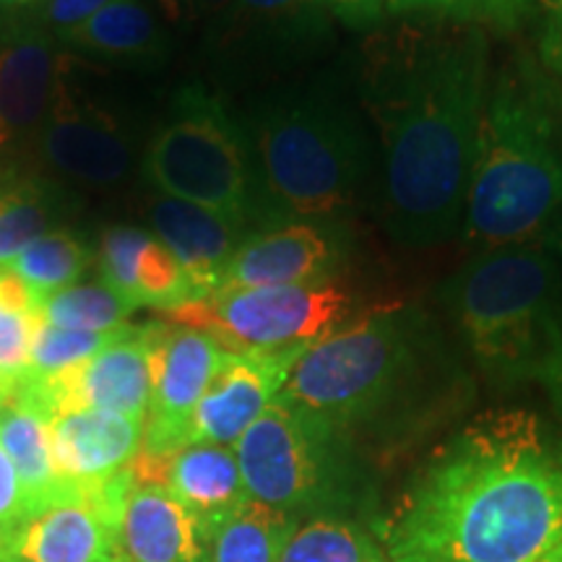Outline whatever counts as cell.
<instances>
[{
	"mask_svg": "<svg viewBox=\"0 0 562 562\" xmlns=\"http://www.w3.org/2000/svg\"><path fill=\"white\" fill-rule=\"evenodd\" d=\"M562 539V440L487 412L427 459L381 526L391 562H533Z\"/></svg>",
	"mask_w": 562,
	"mask_h": 562,
	"instance_id": "obj_1",
	"label": "cell"
},
{
	"mask_svg": "<svg viewBox=\"0 0 562 562\" xmlns=\"http://www.w3.org/2000/svg\"><path fill=\"white\" fill-rule=\"evenodd\" d=\"M490 81V47L474 26L417 37L372 76L393 243L430 248L463 227Z\"/></svg>",
	"mask_w": 562,
	"mask_h": 562,
	"instance_id": "obj_2",
	"label": "cell"
},
{
	"mask_svg": "<svg viewBox=\"0 0 562 562\" xmlns=\"http://www.w3.org/2000/svg\"><path fill=\"white\" fill-rule=\"evenodd\" d=\"M463 378L435 321L391 305L336 328L292 364L279 402L355 435L402 442L461 398Z\"/></svg>",
	"mask_w": 562,
	"mask_h": 562,
	"instance_id": "obj_3",
	"label": "cell"
},
{
	"mask_svg": "<svg viewBox=\"0 0 562 562\" xmlns=\"http://www.w3.org/2000/svg\"><path fill=\"white\" fill-rule=\"evenodd\" d=\"M562 211V79L521 58L490 81L463 240L476 250L542 235Z\"/></svg>",
	"mask_w": 562,
	"mask_h": 562,
	"instance_id": "obj_4",
	"label": "cell"
},
{
	"mask_svg": "<svg viewBox=\"0 0 562 562\" xmlns=\"http://www.w3.org/2000/svg\"><path fill=\"white\" fill-rule=\"evenodd\" d=\"M440 300L490 383L537 381L562 323V235L476 250Z\"/></svg>",
	"mask_w": 562,
	"mask_h": 562,
	"instance_id": "obj_5",
	"label": "cell"
},
{
	"mask_svg": "<svg viewBox=\"0 0 562 562\" xmlns=\"http://www.w3.org/2000/svg\"><path fill=\"white\" fill-rule=\"evenodd\" d=\"M261 180L279 209L307 220L341 214L370 175V149L355 115L331 100L281 102L256 131Z\"/></svg>",
	"mask_w": 562,
	"mask_h": 562,
	"instance_id": "obj_6",
	"label": "cell"
},
{
	"mask_svg": "<svg viewBox=\"0 0 562 562\" xmlns=\"http://www.w3.org/2000/svg\"><path fill=\"white\" fill-rule=\"evenodd\" d=\"M250 501L294 518H341L362 501L355 442L290 404H273L235 442Z\"/></svg>",
	"mask_w": 562,
	"mask_h": 562,
	"instance_id": "obj_7",
	"label": "cell"
},
{
	"mask_svg": "<svg viewBox=\"0 0 562 562\" xmlns=\"http://www.w3.org/2000/svg\"><path fill=\"white\" fill-rule=\"evenodd\" d=\"M146 178L170 199L252 220V167L243 133L201 89L180 91L172 115L154 136Z\"/></svg>",
	"mask_w": 562,
	"mask_h": 562,
	"instance_id": "obj_8",
	"label": "cell"
},
{
	"mask_svg": "<svg viewBox=\"0 0 562 562\" xmlns=\"http://www.w3.org/2000/svg\"><path fill=\"white\" fill-rule=\"evenodd\" d=\"M355 300L339 281L220 290L167 313L178 326L214 336L232 355H302L349 321Z\"/></svg>",
	"mask_w": 562,
	"mask_h": 562,
	"instance_id": "obj_9",
	"label": "cell"
},
{
	"mask_svg": "<svg viewBox=\"0 0 562 562\" xmlns=\"http://www.w3.org/2000/svg\"><path fill=\"white\" fill-rule=\"evenodd\" d=\"M131 484V467L102 487L63 484L55 501L24 518L0 562H117L115 526Z\"/></svg>",
	"mask_w": 562,
	"mask_h": 562,
	"instance_id": "obj_10",
	"label": "cell"
},
{
	"mask_svg": "<svg viewBox=\"0 0 562 562\" xmlns=\"http://www.w3.org/2000/svg\"><path fill=\"white\" fill-rule=\"evenodd\" d=\"M159 323L125 326L87 362L76 364L47 381H24L53 414L76 409H100L144 419L149 414L154 391V349Z\"/></svg>",
	"mask_w": 562,
	"mask_h": 562,
	"instance_id": "obj_11",
	"label": "cell"
},
{
	"mask_svg": "<svg viewBox=\"0 0 562 562\" xmlns=\"http://www.w3.org/2000/svg\"><path fill=\"white\" fill-rule=\"evenodd\" d=\"M227 351L199 328L159 323L154 349V391L140 453L170 456L188 446L195 406L220 372Z\"/></svg>",
	"mask_w": 562,
	"mask_h": 562,
	"instance_id": "obj_12",
	"label": "cell"
},
{
	"mask_svg": "<svg viewBox=\"0 0 562 562\" xmlns=\"http://www.w3.org/2000/svg\"><path fill=\"white\" fill-rule=\"evenodd\" d=\"M34 144L47 170L94 191L121 186L133 167V146L121 123L70 94L63 79Z\"/></svg>",
	"mask_w": 562,
	"mask_h": 562,
	"instance_id": "obj_13",
	"label": "cell"
},
{
	"mask_svg": "<svg viewBox=\"0 0 562 562\" xmlns=\"http://www.w3.org/2000/svg\"><path fill=\"white\" fill-rule=\"evenodd\" d=\"M50 32L13 24L0 40V157H16L40 136L60 81V53Z\"/></svg>",
	"mask_w": 562,
	"mask_h": 562,
	"instance_id": "obj_14",
	"label": "cell"
},
{
	"mask_svg": "<svg viewBox=\"0 0 562 562\" xmlns=\"http://www.w3.org/2000/svg\"><path fill=\"white\" fill-rule=\"evenodd\" d=\"M344 243L328 224L290 222L250 232L224 271L222 290L297 286L334 279Z\"/></svg>",
	"mask_w": 562,
	"mask_h": 562,
	"instance_id": "obj_15",
	"label": "cell"
},
{
	"mask_svg": "<svg viewBox=\"0 0 562 562\" xmlns=\"http://www.w3.org/2000/svg\"><path fill=\"white\" fill-rule=\"evenodd\" d=\"M300 355H232L195 406L188 432L191 442L235 448L248 427L273 404Z\"/></svg>",
	"mask_w": 562,
	"mask_h": 562,
	"instance_id": "obj_16",
	"label": "cell"
},
{
	"mask_svg": "<svg viewBox=\"0 0 562 562\" xmlns=\"http://www.w3.org/2000/svg\"><path fill=\"white\" fill-rule=\"evenodd\" d=\"M138 484H159L199 518L203 531L250 501L235 448L191 442L170 456L140 453L131 463Z\"/></svg>",
	"mask_w": 562,
	"mask_h": 562,
	"instance_id": "obj_17",
	"label": "cell"
},
{
	"mask_svg": "<svg viewBox=\"0 0 562 562\" xmlns=\"http://www.w3.org/2000/svg\"><path fill=\"white\" fill-rule=\"evenodd\" d=\"M144 446V419L100 409L53 414L55 474L66 487H102L123 474Z\"/></svg>",
	"mask_w": 562,
	"mask_h": 562,
	"instance_id": "obj_18",
	"label": "cell"
},
{
	"mask_svg": "<svg viewBox=\"0 0 562 562\" xmlns=\"http://www.w3.org/2000/svg\"><path fill=\"white\" fill-rule=\"evenodd\" d=\"M157 240L170 248L191 281L195 302L222 290L224 271L250 232L248 220L161 195L149 209Z\"/></svg>",
	"mask_w": 562,
	"mask_h": 562,
	"instance_id": "obj_19",
	"label": "cell"
},
{
	"mask_svg": "<svg viewBox=\"0 0 562 562\" xmlns=\"http://www.w3.org/2000/svg\"><path fill=\"white\" fill-rule=\"evenodd\" d=\"M117 562H203L206 531L159 484L133 480L115 526Z\"/></svg>",
	"mask_w": 562,
	"mask_h": 562,
	"instance_id": "obj_20",
	"label": "cell"
},
{
	"mask_svg": "<svg viewBox=\"0 0 562 562\" xmlns=\"http://www.w3.org/2000/svg\"><path fill=\"white\" fill-rule=\"evenodd\" d=\"M0 446L16 467L26 497V518L60 495L53 461V412L24 381L0 396Z\"/></svg>",
	"mask_w": 562,
	"mask_h": 562,
	"instance_id": "obj_21",
	"label": "cell"
},
{
	"mask_svg": "<svg viewBox=\"0 0 562 562\" xmlns=\"http://www.w3.org/2000/svg\"><path fill=\"white\" fill-rule=\"evenodd\" d=\"M58 42L94 58L128 66H149L167 58L165 26L140 0H110L94 16L58 37Z\"/></svg>",
	"mask_w": 562,
	"mask_h": 562,
	"instance_id": "obj_22",
	"label": "cell"
},
{
	"mask_svg": "<svg viewBox=\"0 0 562 562\" xmlns=\"http://www.w3.org/2000/svg\"><path fill=\"white\" fill-rule=\"evenodd\" d=\"M331 24L323 0H229L222 32L229 42L263 47L311 45Z\"/></svg>",
	"mask_w": 562,
	"mask_h": 562,
	"instance_id": "obj_23",
	"label": "cell"
},
{
	"mask_svg": "<svg viewBox=\"0 0 562 562\" xmlns=\"http://www.w3.org/2000/svg\"><path fill=\"white\" fill-rule=\"evenodd\" d=\"M297 521L248 501L206 531L203 562H279Z\"/></svg>",
	"mask_w": 562,
	"mask_h": 562,
	"instance_id": "obj_24",
	"label": "cell"
},
{
	"mask_svg": "<svg viewBox=\"0 0 562 562\" xmlns=\"http://www.w3.org/2000/svg\"><path fill=\"white\" fill-rule=\"evenodd\" d=\"M58 193L47 182L19 172L0 175V269L11 266L26 245L53 229Z\"/></svg>",
	"mask_w": 562,
	"mask_h": 562,
	"instance_id": "obj_25",
	"label": "cell"
},
{
	"mask_svg": "<svg viewBox=\"0 0 562 562\" xmlns=\"http://www.w3.org/2000/svg\"><path fill=\"white\" fill-rule=\"evenodd\" d=\"M279 562H391L368 529L347 518H311L297 524Z\"/></svg>",
	"mask_w": 562,
	"mask_h": 562,
	"instance_id": "obj_26",
	"label": "cell"
},
{
	"mask_svg": "<svg viewBox=\"0 0 562 562\" xmlns=\"http://www.w3.org/2000/svg\"><path fill=\"white\" fill-rule=\"evenodd\" d=\"M89 261L87 243L74 229H50L26 245L11 269L30 284L42 305L45 297L74 284L87 271Z\"/></svg>",
	"mask_w": 562,
	"mask_h": 562,
	"instance_id": "obj_27",
	"label": "cell"
},
{
	"mask_svg": "<svg viewBox=\"0 0 562 562\" xmlns=\"http://www.w3.org/2000/svg\"><path fill=\"white\" fill-rule=\"evenodd\" d=\"M133 307L108 284H70L42 300L40 321L74 331H117L125 326Z\"/></svg>",
	"mask_w": 562,
	"mask_h": 562,
	"instance_id": "obj_28",
	"label": "cell"
},
{
	"mask_svg": "<svg viewBox=\"0 0 562 562\" xmlns=\"http://www.w3.org/2000/svg\"><path fill=\"white\" fill-rule=\"evenodd\" d=\"M125 328V326H123ZM123 328L117 331H74V328H58L50 323L40 321L37 334H34L32 344V357H30V370L21 381H47V378L60 375L76 364L87 362L89 357H94L97 351H102L108 344H112L117 336L123 334Z\"/></svg>",
	"mask_w": 562,
	"mask_h": 562,
	"instance_id": "obj_29",
	"label": "cell"
},
{
	"mask_svg": "<svg viewBox=\"0 0 562 562\" xmlns=\"http://www.w3.org/2000/svg\"><path fill=\"white\" fill-rule=\"evenodd\" d=\"M529 5L531 0H389L385 9L396 16L453 21L461 26L490 24L497 30H510Z\"/></svg>",
	"mask_w": 562,
	"mask_h": 562,
	"instance_id": "obj_30",
	"label": "cell"
},
{
	"mask_svg": "<svg viewBox=\"0 0 562 562\" xmlns=\"http://www.w3.org/2000/svg\"><path fill=\"white\" fill-rule=\"evenodd\" d=\"M191 302H195V294L178 256L157 237H151L138 263V305L167 315Z\"/></svg>",
	"mask_w": 562,
	"mask_h": 562,
	"instance_id": "obj_31",
	"label": "cell"
},
{
	"mask_svg": "<svg viewBox=\"0 0 562 562\" xmlns=\"http://www.w3.org/2000/svg\"><path fill=\"white\" fill-rule=\"evenodd\" d=\"M151 232L138 227H110L100 240V273L102 284L121 294L133 311H138V263L144 248L151 243Z\"/></svg>",
	"mask_w": 562,
	"mask_h": 562,
	"instance_id": "obj_32",
	"label": "cell"
},
{
	"mask_svg": "<svg viewBox=\"0 0 562 562\" xmlns=\"http://www.w3.org/2000/svg\"><path fill=\"white\" fill-rule=\"evenodd\" d=\"M37 315L0 307V385L19 383L30 370L32 344L37 334Z\"/></svg>",
	"mask_w": 562,
	"mask_h": 562,
	"instance_id": "obj_33",
	"label": "cell"
},
{
	"mask_svg": "<svg viewBox=\"0 0 562 562\" xmlns=\"http://www.w3.org/2000/svg\"><path fill=\"white\" fill-rule=\"evenodd\" d=\"M26 518V497L21 487L19 472L9 459V453L0 446V550L9 544V539Z\"/></svg>",
	"mask_w": 562,
	"mask_h": 562,
	"instance_id": "obj_34",
	"label": "cell"
},
{
	"mask_svg": "<svg viewBox=\"0 0 562 562\" xmlns=\"http://www.w3.org/2000/svg\"><path fill=\"white\" fill-rule=\"evenodd\" d=\"M110 0H45L42 5V16H40V26L42 30H50L55 40L63 37V34L74 30L87 21L89 16H94L97 11L104 9Z\"/></svg>",
	"mask_w": 562,
	"mask_h": 562,
	"instance_id": "obj_35",
	"label": "cell"
},
{
	"mask_svg": "<svg viewBox=\"0 0 562 562\" xmlns=\"http://www.w3.org/2000/svg\"><path fill=\"white\" fill-rule=\"evenodd\" d=\"M542 11L539 26V60L562 79V0H533Z\"/></svg>",
	"mask_w": 562,
	"mask_h": 562,
	"instance_id": "obj_36",
	"label": "cell"
},
{
	"mask_svg": "<svg viewBox=\"0 0 562 562\" xmlns=\"http://www.w3.org/2000/svg\"><path fill=\"white\" fill-rule=\"evenodd\" d=\"M0 307L30 313V315H37V318H40L37 294L30 290V284H26V281L11 269V266L0 269Z\"/></svg>",
	"mask_w": 562,
	"mask_h": 562,
	"instance_id": "obj_37",
	"label": "cell"
},
{
	"mask_svg": "<svg viewBox=\"0 0 562 562\" xmlns=\"http://www.w3.org/2000/svg\"><path fill=\"white\" fill-rule=\"evenodd\" d=\"M334 19L344 21L347 26H370L372 21L381 19L389 0H323Z\"/></svg>",
	"mask_w": 562,
	"mask_h": 562,
	"instance_id": "obj_38",
	"label": "cell"
},
{
	"mask_svg": "<svg viewBox=\"0 0 562 562\" xmlns=\"http://www.w3.org/2000/svg\"><path fill=\"white\" fill-rule=\"evenodd\" d=\"M537 381L544 385L547 393H550L554 409L562 414V323H560L558 334H554V341H552L550 351H547L542 368H539Z\"/></svg>",
	"mask_w": 562,
	"mask_h": 562,
	"instance_id": "obj_39",
	"label": "cell"
},
{
	"mask_svg": "<svg viewBox=\"0 0 562 562\" xmlns=\"http://www.w3.org/2000/svg\"><path fill=\"white\" fill-rule=\"evenodd\" d=\"M45 3V0H0V13H16L24 9H32V5Z\"/></svg>",
	"mask_w": 562,
	"mask_h": 562,
	"instance_id": "obj_40",
	"label": "cell"
},
{
	"mask_svg": "<svg viewBox=\"0 0 562 562\" xmlns=\"http://www.w3.org/2000/svg\"><path fill=\"white\" fill-rule=\"evenodd\" d=\"M533 562H562V539L554 547H550V550H547L542 558L533 560Z\"/></svg>",
	"mask_w": 562,
	"mask_h": 562,
	"instance_id": "obj_41",
	"label": "cell"
},
{
	"mask_svg": "<svg viewBox=\"0 0 562 562\" xmlns=\"http://www.w3.org/2000/svg\"><path fill=\"white\" fill-rule=\"evenodd\" d=\"M0 396H3V385H0Z\"/></svg>",
	"mask_w": 562,
	"mask_h": 562,
	"instance_id": "obj_42",
	"label": "cell"
},
{
	"mask_svg": "<svg viewBox=\"0 0 562 562\" xmlns=\"http://www.w3.org/2000/svg\"><path fill=\"white\" fill-rule=\"evenodd\" d=\"M182 3H186V0H182Z\"/></svg>",
	"mask_w": 562,
	"mask_h": 562,
	"instance_id": "obj_43",
	"label": "cell"
}]
</instances>
